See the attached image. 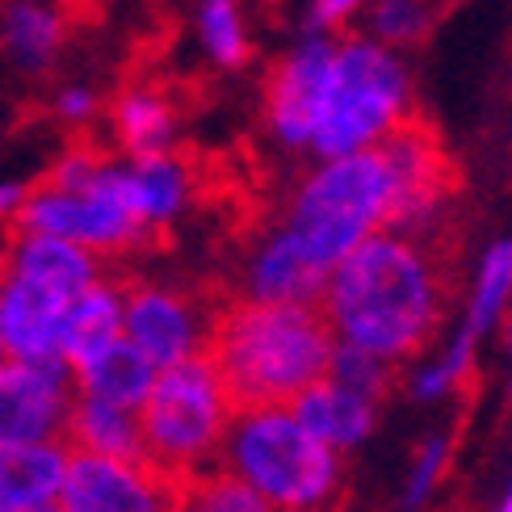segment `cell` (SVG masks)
<instances>
[{"label": "cell", "mask_w": 512, "mask_h": 512, "mask_svg": "<svg viewBox=\"0 0 512 512\" xmlns=\"http://www.w3.org/2000/svg\"><path fill=\"white\" fill-rule=\"evenodd\" d=\"M450 206L420 223L416 244L370 236L332 269L324 311L349 349L399 366L433 345L458 294L462 227Z\"/></svg>", "instance_id": "1"}, {"label": "cell", "mask_w": 512, "mask_h": 512, "mask_svg": "<svg viewBox=\"0 0 512 512\" xmlns=\"http://www.w3.org/2000/svg\"><path fill=\"white\" fill-rule=\"evenodd\" d=\"M13 248V244H9ZM9 248H0V282H5V273H9Z\"/></svg>", "instance_id": "29"}, {"label": "cell", "mask_w": 512, "mask_h": 512, "mask_svg": "<svg viewBox=\"0 0 512 512\" xmlns=\"http://www.w3.org/2000/svg\"><path fill=\"white\" fill-rule=\"evenodd\" d=\"M9 236H51L63 244H76L84 252L126 256L139 248H156L164 227L126 215L122 206L105 202L97 194H63V189H21V202L9 215Z\"/></svg>", "instance_id": "8"}, {"label": "cell", "mask_w": 512, "mask_h": 512, "mask_svg": "<svg viewBox=\"0 0 512 512\" xmlns=\"http://www.w3.org/2000/svg\"><path fill=\"white\" fill-rule=\"evenodd\" d=\"M9 273L26 277V282L42 286L47 294L63 298V303H72V298H80L89 286L101 282V261L93 252L51 236H13Z\"/></svg>", "instance_id": "14"}, {"label": "cell", "mask_w": 512, "mask_h": 512, "mask_svg": "<svg viewBox=\"0 0 512 512\" xmlns=\"http://www.w3.org/2000/svg\"><path fill=\"white\" fill-rule=\"evenodd\" d=\"M76 374L63 357L0 361V445H42L63 437Z\"/></svg>", "instance_id": "11"}, {"label": "cell", "mask_w": 512, "mask_h": 512, "mask_svg": "<svg viewBox=\"0 0 512 512\" xmlns=\"http://www.w3.org/2000/svg\"><path fill=\"white\" fill-rule=\"evenodd\" d=\"M181 512H277V508L256 496L227 466H210V471H198L189 479Z\"/></svg>", "instance_id": "22"}, {"label": "cell", "mask_w": 512, "mask_h": 512, "mask_svg": "<svg viewBox=\"0 0 512 512\" xmlns=\"http://www.w3.org/2000/svg\"><path fill=\"white\" fill-rule=\"evenodd\" d=\"M370 147L378 152L391 181L387 227H420L424 219H433L437 210L450 206L462 189V168L450 147H445L437 122L412 110V105Z\"/></svg>", "instance_id": "7"}, {"label": "cell", "mask_w": 512, "mask_h": 512, "mask_svg": "<svg viewBox=\"0 0 512 512\" xmlns=\"http://www.w3.org/2000/svg\"><path fill=\"white\" fill-rule=\"evenodd\" d=\"M59 441H63V450H72V454H97V458H114V462H147L135 412H118L110 403H97L84 395L72 399Z\"/></svg>", "instance_id": "18"}, {"label": "cell", "mask_w": 512, "mask_h": 512, "mask_svg": "<svg viewBox=\"0 0 512 512\" xmlns=\"http://www.w3.org/2000/svg\"><path fill=\"white\" fill-rule=\"evenodd\" d=\"M361 0H315L311 9V26H336L340 17H345L349 9H357Z\"/></svg>", "instance_id": "27"}, {"label": "cell", "mask_w": 512, "mask_h": 512, "mask_svg": "<svg viewBox=\"0 0 512 512\" xmlns=\"http://www.w3.org/2000/svg\"><path fill=\"white\" fill-rule=\"evenodd\" d=\"M210 374L231 420L290 412L298 395L324 382L336 357V328L324 307H282L227 298L202 336Z\"/></svg>", "instance_id": "2"}, {"label": "cell", "mask_w": 512, "mask_h": 512, "mask_svg": "<svg viewBox=\"0 0 512 512\" xmlns=\"http://www.w3.org/2000/svg\"><path fill=\"white\" fill-rule=\"evenodd\" d=\"M173 118H177L173 93L152 80H139V76H131V84L110 101V122H114L118 147L131 152L135 160H156L168 152Z\"/></svg>", "instance_id": "15"}, {"label": "cell", "mask_w": 512, "mask_h": 512, "mask_svg": "<svg viewBox=\"0 0 512 512\" xmlns=\"http://www.w3.org/2000/svg\"><path fill=\"white\" fill-rule=\"evenodd\" d=\"M219 458L277 512H345L349 504L340 454L311 437L290 412L236 416Z\"/></svg>", "instance_id": "3"}, {"label": "cell", "mask_w": 512, "mask_h": 512, "mask_svg": "<svg viewBox=\"0 0 512 512\" xmlns=\"http://www.w3.org/2000/svg\"><path fill=\"white\" fill-rule=\"evenodd\" d=\"M328 378L336 382V387H345V391L361 395L366 403H374V408H378V403L391 399V391L399 387V366H395V361L361 353V349H336Z\"/></svg>", "instance_id": "23"}, {"label": "cell", "mask_w": 512, "mask_h": 512, "mask_svg": "<svg viewBox=\"0 0 512 512\" xmlns=\"http://www.w3.org/2000/svg\"><path fill=\"white\" fill-rule=\"evenodd\" d=\"M17 512H63V508L51 500V504H34V508H17Z\"/></svg>", "instance_id": "28"}, {"label": "cell", "mask_w": 512, "mask_h": 512, "mask_svg": "<svg viewBox=\"0 0 512 512\" xmlns=\"http://www.w3.org/2000/svg\"><path fill=\"white\" fill-rule=\"evenodd\" d=\"M194 475L160 471L152 462H114L97 454H72L55 504L63 512H181Z\"/></svg>", "instance_id": "10"}, {"label": "cell", "mask_w": 512, "mask_h": 512, "mask_svg": "<svg viewBox=\"0 0 512 512\" xmlns=\"http://www.w3.org/2000/svg\"><path fill=\"white\" fill-rule=\"evenodd\" d=\"M508 286H512V244H496L483 261V282H479V298H475V311H471V336L492 324V315L504 303Z\"/></svg>", "instance_id": "25"}, {"label": "cell", "mask_w": 512, "mask_h": 512, "mask_svg": "<svg viewBox=\"0 0 512 512\" xmlns=\"http://www.w3.org/2000/svg\"><path fill=\"white\" fill-rule=\"evenodd\" d=\"M202 34H206L210 55H215L223 68H240V63L248 59V42H244L240 17H236V0H206Z\"/></svg>", "instance_id": "24"}, {"label": "cell", "mask_w": 512, "mask_h": 512, "mask_svg": "<svg viewBox=\"0 0 512 512\" xmlns=\"http://www.w3.org/2000/svg\"><path fill=\"white\" fill-rule=\"evenodd\" d=\"M152 382H156V366L126 336H118L110 349L93 357L89 366L76 374V395L110 403L118 412H139V403L152 391Z\"/></svg>", "instance_id": "19"}, {"label": "cell", "mask_w": 512, "mask_h": 512, "mask_svg": "<svg viewBox=\"0 0 512 512\" xmlns=\"http://www.w3.org/2000/svg\"><path fill=\"white\" fill-rule=\"evenodd\" d=\"M114 286L122 294L126 340H131L156 370H168V366H177V361L194 357L202 349V336L210 328V319H215V311L231 298L223 290L181 294L168 286L135 282V277H118Z\"/></svg>", "instance_id": "9"}, {"label": "cell", "mask_w": 512, "mask_h": 512, "mask_svg": "<svg viewBox=\"0 0 512 512\" xmlns=\"http://www.w3.org/2000/svg\"><path fill=\"white\" fill-rule=\"evenodd\" d=\"M68 303L17 273L0 282V353L9 361H51L59 357V328Z\"/></svg>", "instance_id": "13"}, {"label": "cell", "mask_w": 512, "mask_h": 512, "mask_svg": "<svg viewBox=\"0 0 512 512\" xmlns=\"http://www.w3.org/2000/svg\"><path fill=\"white\" fill-rule=\"evenodd\" d=\"M391 210V181L382 168L378 152H353L345 160H336L319 177L303 185V194L294 198L290 227L282 236L298 248L307 265L319 273H332L345 256L370 240V231L387 227Z\"/></svg>", "instance_id": "4"}, {"label": "cell", "mask_w": 512, "mask_h": 512, "mask_svg": "<svg viewBox=\"0 0 512 512\" xmlns=\"http://www.w3.org/2000/svg\"><path fill=\"white\" fill-rule=\"evenodd\" d=\"M122 328V294L114 282H97L80 298H72L63 311V328H59V357L68 361V370L80 374L93 357L118 340Z\"/></svg>", "instance_id": "16"}, {"label": "cell", "mask_w": 512, "mask_h": 512, "mask_svg": "<svg viewBox=\"0 0 512 512\" xmlns=\"http://www.w3.org/2000/svg\"><path fill=\"white\" fill-rule=\"evenodd\" d=\"M63 38H68V17L59 13V5H38V0H9L5 5L0 42L9 55H17V63L47 68Z\"/></svg>", "instance_id": "21"}, {"label": "cell", "mask_w": 512, "mask_h": 512, "mask_svg": "<svg viewBox=\"0 0 512 512\" xmlns=\"http://www.w3.org/2000/svg\"><path fill=\"white\" fill-rule=\"evenodd\" d=\"M403 110H408L403 68L370 42H349L345 51L332 55L311 139L324 156L345 160L387 135Z\"/></svg>", "instance_id": "6"}, {"label": "cell", "mask_w": 512, "mask_h": 512, "mask_svg": "<svg viewBox=\"0 0 512 512\" xmlns=\"http://www.w3.org/2000/svg\"><path fill=\"white\" fill-rule=\"evenodd\" d=\"M135 420L143 458L173 475L210 471L206 462L219 458L223 437L231 429V412L202 353L160 370Z\"/></svg>", "instance_id": "5"}, {"label": "cell", "mask_w": 512, "mask_h": 512, "mask_svg": "<svg viewBox=\"0 0 512 512\" xmlns=\"http://www.w3.org/2000/svg\"><path fill=\"white\" fill-rule=\"evenodd\" d=\"M374 26L382 30V38L408 42V38H420L429 30V13H424V0H387V5L378 9Z\"/></svg>", "instance_id": "26"}, {"label": "cell", "mask_w": 512, "mask_h": 512, "mask_svg": "<svg viewBox=\"0 0 512 512\" xmlns=\"http://www.w3.org/2000/svg\"><path fill=\"white\" fill-rule=\"evenodd\" d=\"M63 471H68L63 441L0 445V512L51 504L63 487Z\"/></svg>", "instance_id": "17"}, {"label": "cell", "mask_w": 512, "mask_h": 512, "mask_svg": "<svg viewBox=\"0 0 512 512\" xmlns=\"http://www.w3.org/2000/svg\"><path fill=\"white\" fill-rule=\"evenodd\" d=\"M374 403H366L361 395L336 387L332 378L315 382V387L307 395H298V403L290 408V416L303 424V429L319 441H328L332 450L336 445H353L361 441L370 429H374Z\"/></svg>", "instance_id": "20"}, {"label": "cell", "mask_w": 512, "mask_h": 512, "mask_svg": "<svg viewBox=\"0 0 512 512\" xmlns=\"http://www.w3.org/2000/svg\"><path fill=\"white\" fill-rule=\"evenodd\" d=\"M332 55L336 51L328 47V42H311V47L277 59L269 68V76H265V114L273 122V131L286 143L311 139Z\"/></svg>", "instance_id": "12"}, {"label": "cell", "mask_w": 512, "mask_h": 512, "mask_svg": "<svg viewBox=\"0 0 512 512\" xmlns=\"http://www.w3.org/2000/svg\"><path fill=\"white\" fill-rule=\"evenodd\" d=\"M0 361H9V357H5V353H0Z\"/></svg>", "instance_id": "31"}, {"label": "cell", "mask_w": 512, "mask_h": 512, "mask_svg": "<svg viewBox=\"0 0 512 512\" xmlns=\"http://www.w3.org/2000/svg\"><path fill=\"white\" fill-rule=\"evenodd\" d=\"M504 512H512V496H508V504H504Z\"/></svg>", "instance_id": "30"}]
</instances>
